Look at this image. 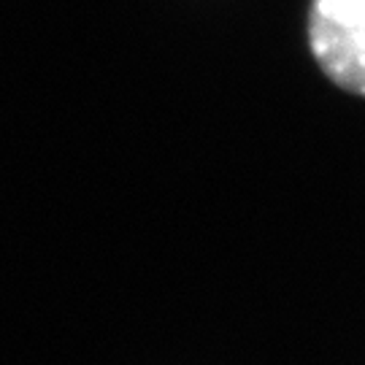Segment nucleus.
<instances>
[{
	"label": "nucleus",
	"instance_id": "obj_1",
	"mask_svg": "<svg viewBox=\"0 0 365 365\" xmlns=\"http://www.w3.org/2000/svg\"><path fill=\"white\" fill-rule=\"evenodd\" d=\"M309 46L333 84L365 98V0H312Z\"/></svg>",
	"mask_w": 365,
	"mask_h": 365
}]
</instances>
